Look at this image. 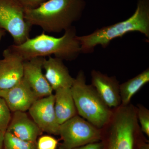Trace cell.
<instances>
[{"label": "cell", "mask_w": 149, "mask_h": 149, "mask_svg": "<svg viewBox=\"0 0 149 149\" xmlns=\"http://www.w3.org/2000/svg\"><path fill=\"white\" fill-rule=\"evenodd\" d=\"M59 135L62 141L59 149L76 148L102 139L100 129L78 115L60 125Z\"/></svg>", "instance_id": "obj_6"}, {"label": "cell", "mask_w": 149, "mask_h": 149, "mask_svg": "<svg viewBox=\"0 0 149 149\" xmlns=\"http://www.w3.org/2000/svg\"><path fill=\"white\" fill-rule=\"evenodd\" d=\"M138 120L141 124V130L149 136V111L142 105L136 108Z\"/></svg>", "instance_id": "obj_19"}, {"label": "cell", "mask_w": 149, "mask_h": 149, "mask_svg": "<svg viewBox=\"0 0 149 149\" xmlns=\"http://www.w3.org/2000/svg\"><path fill=\"white\" fill-rule=\"evenodd\" d=\"M0 60V90L12 88L23 78L24 60L9 47L3 52Z\"/></svg>", "instance_id": "obj_9"}, {"label": "cell", "mask_w": 149, "mask_h": 149, "mask_svg": "<svg viewBox=\"0 0 149 149\" xmlns=\"http://www.w3.org/2000/svg\"><path fill=\"white\" fill-rule=\"evenodd\" d=\"M1 90H0V97H1Z\"/></svg>", "instance_id": "obj_26"}, {"label": "cell", "mask_w": 149, "mask_h": 149, "mask_svg": "<svg viewBox=\"0 0 149 149\" xmlns=\"http://www.w3.org/2000/svg\"><path fill=\"white\" fill-rule=\"evenodd\" d=\"M32 27L24 17V9L15 0H0V28L10 34L14 45L29 39Z\"/></svg>", "instance_id": "obj_7"}, {"label": "cell", "mask_w": 149, "mask_h": 149, "mask_svg": "<svg viewBox=\"0 0 149 149\" xmlns=\"http://www.w3.org/2000/svg\"><path fill=\"white\" fill-rule=\"evenodd\" d=\"M25 9L37 8L47 0H15Z\"/></svg>", "instance_id": "obj_21"}, {"label": "cell", "mask_w": 149, "mask_h": 149, "mask_svg": "<svg viewBox=\"0 0 149 149\" xmlns=\"http://www.w3.org/2000/svg\"><path fill=\"white\" fill-rule=\"evenodd\" d=\"M70 90L77 114L99 129L108 124L112 111L93 85L86 84L83 70L77 73Z\"/></svg>", "instance_id": "obj_4"}, {"label": "cell", "mask_w": 149, "mask_h": 149, "mask_svg": "<svg viewBox=\"0 0 149 149\" xmlns=\"http://www.w3.org/2000/svg\"><path fill=\"white\" fill-rule=\"evenodd\" d=\"M43 57L33 58L24 61L23 78L39 98L53 94V90L42 72Z\"/></svg>", "instance_id": "obj_10"}, {"label": "cell", "mask_w": 149, "mask_h": 149, "mask_svg": "<svg viewBox=\"0 0 149 149\" xmlns=\"http://www.w3.org/2000/svg\"><path fill=\"white\" fill-rule=\"evenodd\" d=\"M3 149H37L36 144L22 140L6 132L4 138Z\"/></svg>", "instance_id": "obj_17"}, {"label": "cell", "mask_w": 149, "mask_h": 149, "mask_svg": "<svg viewBox=\"0 0 149 149\" xmlns=\"http://www.w3.org/2000/svg\"><path fill=\"white\" fill-rule=\"evenodd\" d=\"M149 82V69L147 68L135 77L129 79L119 86L121 105H127L141 88Z\"/></svg>", "instance_id": "obj_16"}, {"label": "cell", "mask_w": 149, "mask_h": 149, "mask_svg": "<svg viewBox=\"0 0 149 149\" xmlns=\"http://www.w3.org/2000/svg\"><path fill=\"white\" fill-rule=\"evenodd\" d=\"M91 75L92 85L106 104L110 109L120 106V84L115 76L109 77L95 70Z\"/></svg>", "instance_id": "obj_12"}, {"label": "cell", "mask_w": 149, "mask_h": 149, "mask_svg": "<svg viewBox=\"0 0 149 149\" xmlns=\"http://www.w3.org/2000/svg\"><path fill=\"white\" fill-rule=\"evenodd\" d=\"M53 94L37 99L29 109L32 120L43 132L59 135V124L54 109Z\"/></svg>", "instance_id": "obj_8"}, {"label": "cell", "mask_w": 149, "mask_h": 149, "mask_svg": "<svg viewBox=\"0 0 149 149\" xmlns=\"http://www.w3.org/2000/svg\"><path fill=\"white\" fill-rule=\"evenodd\" d=\"M1 97L4 100L10 111L13 112L29 110L39 99L23 78L12 88L1 90Z\"/></svg>", "instance_id": "obj_11"}, {"label": "cell", "mask_w": 149, "mask_h": 149, "mask_svg": "<svg viewBox=\"0 0 149 149\" xmlns=\"http://www.w3.org/2000/svg\"><path fill=\"white\" fill-rule=\"evenodd\" d=\"M5 133L0 131V149H3Z\"/></svg>", "instance_id": "obj_23"}, {"label": "cell", "mask_w": 149, "mask_h": 149, "mask_svg": "<svg viewBox=\"0 0 149 149\" xmlns=\"http://www.w3.org/2000/svg\"><path fill=\"white\" fill-rule=\"evenodd\" d=\"M85 6V0H47L36 8L25 9L24 17L32 26L58 33L69 29L81 18Z\"/></svg>", "instance_id": "obj_1"}, {"label": "cell", "mask_w": 149, "mask_h": 149, "mask_svg": "<svg viewBox=\"0 0 149 149\" xmlns=\"http://www.w3.org/2000/svg\"><path fill=\"white\" fill-rule=\"evenodd\" d=\"M138 32L149 40V0H138L136 11L123 21L96 29L89 35L77 36L81 53H92L97 46L106 48L115 39L129 32Z\"/></svg>", "instance_id": "obj_3"}, {"label": "cell", "mask_w": 149, "mask_h": 149, "mask_svg": "<svg viewBox=\"0 0 149 149\" xmlns=\"http://www.w3.org/2000/svg\"><path fill=\"white\" fill-rule=\"evenodd\" d=\"M6 32L5 30L0 28V41L2 39L3 37L6 35Z\"/></svg>", "instance_id": "obj_24"}, {"label": "cell", "mask_w": 149, "mask_h": 149, "mask_svg": "<svg viewBox=\"0 0 149 149\" xmlns=\"http://www.w3.org/2000/svg\"><path fill=\"white\" fill-rule=\"evenodd\" d=\"M55 92V111L59 124L61 125L77 115V111L70 88H60Z\"/></svg>", "instance_id": "obj_15"}, {"label": "cell", "mask_w": 149, "mask_h": 149, "mask_svg": "<svg viewBox=\"0 0 149 149\" xmlns=\"http://www.w3.org/2000/svg\"><path fill=\"white\" fill-rule=\"evenodd\" d=\"M107 149H134L139 127L136 108L131 104L122 105L113 112L110 120Z\"/></svg>", "instance_id": "obj_5"}, {"label": "cell", "mask_w": 149, "mask_h": 149, "mask_svg": "<svg viewBox=\"0 0 149 149\" xmlns=\"http://www.w3.org/2000/svg\"><path fill=\"white\" fill-rule=\"evenodd\" d=\"M139 149H149L148 144L143 143L141 145Z\"/></svg>", "instance_id": "obj_25"}, {"label": "cell", "mask_w": 149, "mask_h": 149, "mask_svg": "<svg viewBox=\"0 0 149 149\" xmlns=\"http://www.w3.org/2000/svg\"><path fill=\"white\" fill-rule=\"evenodd\" d=\"M9 47L24 61L37 57L54 55V57L63 61H71L76 59L81 54L76 28L73 26L65 30L60 37L43 33L34 38H29L21 45H13Z\"/></svg>", "instance_id": "obj_2"}, {"label": "cell", "mask_w": 149, "mask_h": 149, "mask_svg": "<svg viewBox=\"0 0 149 149\" xmlns=\"http://www.w3.org/2000/svg\"><path fill=\"white\" fill-rule=\"evenodd\" d=\"M11 117L10 110L4 100L0 97V131L6 133Z\"/></svg>", "instance_id": "obj_18"}, {"label": "cell", "mask_w": 149, "mask_h": 149, "mask_svg": "<svg viewBox=\"0 0 149 149\" xmlns=\"http://www.w3.org/2000/svg\"><path fill=\"white\" fill-rule=\"evenodd\" d=\"M45 75L52 89L54 91L62 88H71L74 78L70 74L68 68L63 61L57 58L49 56L43 62Z\"/></svg>", "instance_id": "obj_14"}, {"label": "cell", "mask_w": 149, "mask_h": 149, "mask_svg": "<svg viewBox=\"0 0 149 149\" xmlns=\"http://www.w3.org/2000/svg\"><path fill=\"white\" fill-rule=\"evenodd\" d=\"M6 131L18 139L36 145L37 138L43 133L27 113L23 111L13 112Z\"/></svg>", "instance_id": "obj_13"}, {"label": "cell", "mask_w": 149, "mask_h": 149, "mask_svg": "<svg viewBox=\"0 0 149 149\" xmlns=\"http://www.w3.org/2000/svg\"><path fill=\"white\" fill-rule=\"evenodd\" d=\"M73 149H104V144L100 141L86 144Z\"/></svg>", "instance_id": "obj_22"}, {"label": "cell", "mask_w": 149, "mask_h": 149, "mask_svg": "<svg viewBox=\"0 0 149 149\" xmlns=\"http://www.w3.org/2000/svg\"><path fill=\"white\" fill-rule=\"evenodd\" d=\"M58 142L54 137L49 136H41L36 144L37 149H56Z\"/></svg>", "instance_id": "obj_20"}]
</instances>
